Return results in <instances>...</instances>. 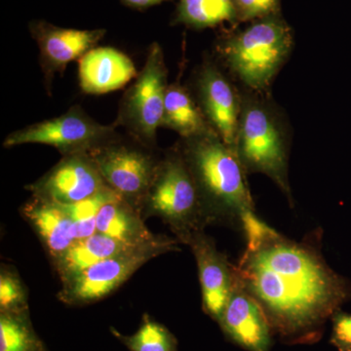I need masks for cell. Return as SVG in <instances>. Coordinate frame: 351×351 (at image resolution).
<instances>
[{
	"instance_id": "1",
	"label": "cell",
	"mask_w": 351,
	"mask_h": 351,
	"mask_svg": "<svg viewBox=\"0 0 351 351\" xmlns=\"http://www.w3.org/2000/svg\"><path fill=\"white\" fill-rule=\"evenodd\" d=\"M241 230L246 247L235 265L240 282L262 308L283 343L319 341L332 314L351 301V282L323 258L321 233L298 242L247 215Z\"/></svg>"
},
{
	"instance_id": "2",
	"label": "cell",
	"mask_w": 351,
	"mask_h": 351,
	"mask_svg": "<svg viewBox=\"0 0 351 351\" xmlns=\"http://www.w3.org/2000/svg\"><path fill=\"white\" fill-rule=\"evenodd\" d=\"M179 149L195 182L209 225L241 230L245 217L255 212V208L237 152L217 133L182 138Z\"/></svg>"
},
{
	"instance_id": "3",
	"label": "cell",
	"mask_w": 351,
	"mask_h": 351,
	"mask_svg": "<svg viewBox=\"0 0 351 351\" xmlns=\"http://www.w3.org/2000/svg\"><path fill=\"white\" fill-rule=\"evenodd\" d=\"M144 219L157 217L174 233L180 243H188L209 221L195 182L179 147L159 160L143 205Z\"/></svg>"
},
{
	"instance_id": "4",
	"label": "cell",
	"mask_w": 351,
	"mask_h": 351,
	"mask_svg": "<svg viewBox=\"0 0 351 351\" xmlns=\"http://www.w3.org/2000/svg\"><path fill=\"white\" fill-rule=\"evenodd\" d=\"M293 47V32L278 15L257 20L223 46L230 69L254 90H263L285 63Z\"/></svg>"
},
{
	"instance_id": "5",
	"label": "cell",
	"mask_w": 351,
	"mask_h": 351,
	"mask_svg": "<svg viewBox=\"0 0 351 351\" xmlns=\"http://www.w3.org/2000/svg\"><path fill=\"white\" fill-rule=\"evenodd\" d=\"M235 152L245 172L267 176L293 204L285 136L278 120L263 104H242Z\"/></svg>"
},
{
	"instance_id": "6",
	"label": "cell",
	"mask_w": 351,
	"mask_h": 351,
	"mask_svg": "<svg viewBox=\"0 0 351 351\" xmlns=\"http://www.w3.org/2000/svg\"><path fill=\"white\" fill-rule=\"evenodd\" d=\"M179 243L177 239L159 235L158 239L151 243L134 247L101 261L62 281L58 299L71 306H87L101 301L123 285L152 258L181 250Z\"/></svg>"
},
{
	"instance_id": "7",
	"label": "cell",
	"mask_w": 351,
	"mask_h": 351,
	"mask_svg": "<svg viewBox=\"0 0 351 351\" xmlns=\"http://www.w3.org/2000/svg\"><path fill=\"white\" fill-rule=\"evenodd\" d=\"M167 68L162 48L152 43L142 71L124 94L115 125L128 131L133 140L147 149L156 144L161 127L167 84Z\"/></svg>"
},
{
	"instance_id": "8",
	"label": "cell",
	"mask_w": 351,
	"mask_h": 351,
	"mask_svg": "<svg viewBox=\"0 0 351 351\" xmlns=\"http://www.w3.org/2000/svg\"><path fill=\"white\" fill-rule=\"evenodd\" d=\"M117 125L95 121L78 106L60 117L36 122L9 134L3 142L6 149L27 144L47 145L62 156L93 152L117 137Z\"/></svg>"
},
{
	"instance_id": "9",
	"label": "cell",
	"mask_w": 351,
	"mask_h": 351,
	"mask_svg": "<svg viewBox=\"0 0 351 351\" xmlns=\"http://www.w3.org/2000/svg\"><path fill=\"white\" fill-rule=\"evenodd\" d=\"M149 151L117 137L90 152L108 188L141 213L160 160Z\"/></svg>"
},
{
	"instance_id": "10",
	"label": "cell",
	"mask_w": 351,
	"mask_h": 351,
	"mask_svg": "<svg viewBox=\"0 0 351 351\" xmlns=\"http://www.w3.org/2000/svg\"><path fill=\"white\" fill-rule=\"evenodd\" d=\"M108 188L93 157L87 152L64 156L38 181L27 186L34 197L60 205L87 199Z\"/></svg>"
},
{
	"instance_id": "11",
	"label": "cell",
	"mask_w": 351,
	"mask_h": 351,
	"mask_svg": "<svg viewBox=\"0 0 351 351\" xmlns=\"http://www.w3.org/2000/svg\"><path fill=\"white\" fill-rule=\"evenodd\" d=\"M186 245L197 263L203 311L218 323L237 281L235 265L219 251L205 230L193 235Z\"/></svg>"
},
{
	"instance_id": "12",
	"label": "cell",
	"mask_w": 351,
	"mask_h": 351,
	"mask_svg": "<svg viewBox=\"0 0 351 351\" xmlns=\"http://www.w3.org/2000/svg\"><path fill=\"white\" fill-rule=\"evenodd\" d=\"M32 38L38 43L40 64L46 80H52L71 62L80 59L97 47L106 29H76L57 27L46 21H32L29 25Z\"/></svg>"
},
{
	"instance_id": "13",
	"label": "cell",
	"mask_w": 351,
	"mask_h": 351,
	"mask_svg": "<svg viewBox=\"0 0 351 351\" xmlns=\"http://www.w3.org/2000/svg\"><path fill=\"white\" fill-rule=\"evenodd\" d=\"M218 324L228 341L245 350L270 351L274 343V334L267 317L245 290L239 274Z\"/></svg>"
},
{
	"instance_id": "14",
	"label": "cell",
	"mask_w": 351,
	"mask_h": 351,
	"mask_svg": "<svg viewBox=\"0 0 351 351\" xmlns=\"http://www.w3.org/2000/svg\"><path fill=\"white\" fill-rule=\"evenodd\" d=\"M200 108L219 138L235 152L241 106L234 90L213 64L201 69L197 82Z\"/></svg>"
},
{
	"instance_id": "15",
	"label": "cell",
	"mask_w": 351,
	"mask_h": 351,
	"mask_svg": "<svg viewBox=\"0 0 351 351\" xmlns=\"http://www.w3.org/2000/svg\"><path fill=\"white\" fill-rule=\"evenodd\" d=\"M138 71L133 61L112 47H95L80 60L78 78L85 94L101 95L125 86Z\"/></svg>"
},
{
	"instance_id": "16",
	"label": "cell",
	"mask_w": 351,
	"mask_h": 351,
	"mask_svg": "<svg viewBox=\"0 0 351 351\" xmlns=\"http://www.w3.org/2000/svg\"><path fill=\"white\" fill-rule=\"evenodd\" d=\"M21 214L38 234L51 262L75 243L73 219L62 205L32 196L21 208Z\"/></svg>"
},
{
	"instance_id": "17",
	"label": "cell",
	"mask_w": 351,
	"mask_h": 351,
	"mask_svg": "<svg viewBox=\"0 0 351 351\" xmlns=\"http://www.w3.org/2000/svg\"><path fill=\"white\" fill-rule=\"evenodd\" d=\"M96 228L97 232L131 246L151 243L159 237L145 226L142 213L122 198L104 205L97 216Z\"/></svg>"
},
{
	"instance_id": "18",
	"label": "cell",
	"mask_w": 351,
	"mask_h": 351,
	"mask_svg": "<svg viewBox=\"0 0 351 351\" xmlns=\"http://www.w3.org/2000/svg\"><path fill=\"white\" fill-rule=\"evenodd\" d=\"M134 247L138 246H131L103 233L96 232L86 239L76 240L61 257L52 262V265L58 276L64 281L101 261Z\"/></svg>"
},
{
	"instance_id": "19",
	"label": "cell",
	"mask_w": 351,
	"mask_h": 351,
	"mask_svg": "<svg viewBox=\"0 0 351 351\" xmlns=\"http://www.w3.org/2000/svg\"><path fill=\"white\" fill-rule=\"evenodd\" d=\"M161 127L177 132L182 138L216 133L189 92L176 83L166 91Z\"/></svg>"
},
{
	"instance_id": "20",
	"label": "cell",
	"mask_w": 351,
	"mask_h": 351,
	"mask_svg": "<svg viewBox=\"0 0 351 351\" xmlns=\"http://www.w3.org/2000/svg\"><path fill=\"white\" fill-rule=\"evenodd\" d=\"M235 19L237 10L233 0H181L174 22L202 29Z\"/></svg>"
},
{
	"instance_id": "21",
	"label": "cell",
	"mask_w": 351,
	"mask_h": 351,
	"mask_svg": "<svg viewBox=\"0 0 351 351\" xmlns=\"http://www.w3.org/2000/svg\"><path fill=\"white\" fill-rule=\"evenodd\" d=\"M0 351H47L32 326L29 309L0 311Z\"/></svg>"
},
{
	"instance_id": "22",
	"label": "cell",
	"mask_w": 351,
	"mask_h": 351,
	"mask_svg": "<svg viewBox=\"0 0 351 351\" xmlns=\"http://www.w3.org/2000/svg\"><path fill=\"white\" fill-rule=\"evenodd\" d=\"M113 336L130 351H178V339L167 327L144 314L135 334L125 336L110 328Z\"/></svg>"
},
{
	"instance_id": "23",
	"label": "cell",
	"mask_w": 351,
	"mask_h": 351,
	"mask_svg": "<svg viewBox=\"0 0 351 351\" xmlns=\"http://www.w3.org/2000/svg\"><path fill=\"white\" fill-rule=\"evenodd\" d=\"M120 196L112 189L106 188L91 197L71 205H62L73 223V232L76 240L86 239L97 232V216L104 205Z\"/></svg>"
},
{
	"instance_id": "24",
	"label": "cell",
	"mask_w": 351,
	"mask_h": 351,
	"mask_svg": "<svg viewBox=\"0 0 351 351\" xmlns=\"http://www.w3.org/2000/svg\"><path fill=\"white\" fill-rule=\"evenodd\" d=\"M29 309V294L22 279L9 265L0 270V311H23Z\"/></svg>"
},
{
	"instance_id": "25",
	"label": "cell",
	"mask_w": 351,
	"mask_h": 351,
	"mask_svg": "<svg viewBox=\"0 0 351 351\" xmlns=\"http://www.w3.org/2000/svg\"><path fill=\"white\" fill-rule=\"evenodd\" d=\"M237 19L260 20L278 14L280 0H233Z\"/></svg>"
},
{
	"instance_id": "26",
	"label": "cell",
	"mask_w": 351,
	"mask_h": 351,
	"mask_svg": "<svg viewBox=\"0 0 351 351\" xmlns=\"http://www.w3.org/2000/svg\"><path fill=\"white\" fill-rule=\"evenodd\" d=\"M330 343L338 351H351V314L339 309L331 317Z\"/></svg>"
},
{
	"instance_id": "27",
	"label": "cell",
	"mask_w": 351,
	"mask_h": 351,
	"mask_svg": "<svg viewBox=\"0 0 351 351\" xmlns=\"http://www.w3.org/2000/svg\"><path fill=\"white\" fill-rule=\"evenodd\" d=\"M164 1H168V0H121L124 5L138 9V10H144L149 7L158 5Z\"/></svg>"
},
{
	"instance_id": "28",
	"label": "cell",
	"mask_w": 351,
	"mask_h": 351,
	"mask_svg": "<svg viewBox=\"0 0 351 351\" xmlns=\"http://www.w3.org/2000/svg\"><path fill=\"white\" fill-rule=\"evenodd\" d=\"M48 351V350H47Z\"/></svg>"
}]
</instances>
